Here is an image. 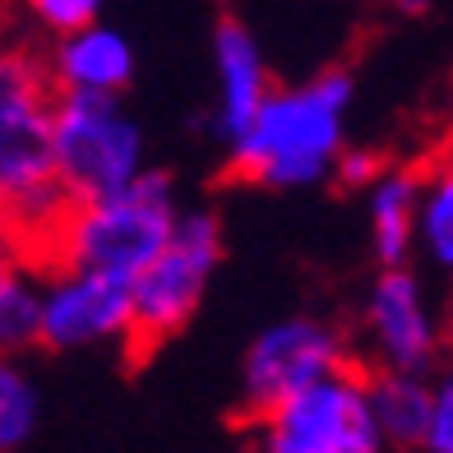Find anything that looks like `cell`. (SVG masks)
<instances>
[{
	"mask_svg": "<svg viewBox=\"0 0 453 453\" xmlns=\"http://www.w3.org/2000/svg\"><path fill=\"white\" fill-rule=\"evenodd\" d=\"M357 84L347 70H319L305 84L269 88L259 111L232 139V172L269 190H305L334 172L347 143Z\"/></svg>",
	"mask_w": 453,
	"mask_h": 453,
	"instance_id": "obj_1",
	"label": "cell"
},
{
	"mask_svg": "<svg viewBox=\"0 0 453 453\" xmlns=\"http://www.w3.org/2000/svg\"><path fill=\"white\" fill-rule=\"evenodd\" d=\"M51 107L56 84L33 47L0 42V199L14 218V250L47 255V241L65 213V195L51 172Z\"/></svg>",
	"mask_w": 453,
	"mask_h": 453,
	"instance_id": "obj_2",
	"label": "cell"
},
{
	"mask_svg": "<svg viewBox=\"0 0 453 453\" xmlns=\"http://www.w3.org/2000/svg\"><path fill=\"white\" fill-rule=\"evenodd\" d=\"M176 213L180 203L172 176L143 167L134 180L116 185L107 195L65 203L47 241V259L65 264V269H97L130 282L167 241Z\"/></svg>",
	"mask_w": 453,
	"mask_h": 453,
	"instance_id": "obj_3",
	"label": "cell"
},
{
	"mask_svg": "<svg viewBox=\"0 0 453 453\" xmlns=\"http://www.w3.org/2000/svg\"><path fill=\"white\" fill-rule=\"evenodd\" d=\"M149 167L143 126L120 107V93H56L51 172L65 203L107 195Z\"/></svg>",
	"mask_w": 453,
	"mask_h": 453,
	"instance_id": "obj_4",
	"label": "cell"
},
{
	"mask_svg": "<svg viewBox=\"0 0 453 453\" xmlns=\"http://www.w3.org/2000/svg\"><path fill=\"white\" fill-rule=\"evenodd\" d=\"M222 264V222L209 209H180L167 241L153 250V259L130 278V347L167 342L195 319L203 292Z\"/></svg>",
	"mask_w": 453,
	"mask_h": 453,
	"instance_id": "obj_5",
	"label": "cell"
},
{
	"mask_svg": "<svg viewBox=\"0 0 453 453\" xmlns=\"http://www.w3.org/2000/svg\"><path fill=\"white\" fill-rule=\"evenodd\" d=\"M255 426L259 453H384L365 375L352 361L264 407Z\"/></svg>",
	"mask_w": 453,
	"mask_h": 453,
	"instance_id": "obj_6",
	"label": "cell"
},
{
	"mask_svg": "<svg viewBox=\"0 0 453 453\" xmlns=\"http://www.w3.org/2000/svg\"><path fill=\"white\" fill-rule=\"evenodd\" d=\"M342 365H347V338L334 324H324L315 315L278 319L264 334H255V342L245 347V365H241L245 411L259 417L278 398L296 394V388L315 384L319 375L342 370Z\"/></svg>",
	"mask_w": 453,
	"mask_h": 453,
	"instance_id": "obj_7",
	"label": "cell"
},
{
	"mask_svg": "<svg viewBox=\"0 0 453 453\" xmlns=\"http://www.w3.org/2000/svg\"><path fill=\"white\" fill-rule=\"evenodd\" d=\"M42 282V311H37V342L51 352H84L130 338V282L97 273V269H65Z\"/></svg>",
	"mask_w": 453,
	"mask_h": 453,
	"instance_id": "obj_8",
	"label": "cell"
},
{
	"mask_svg": "<svg viewBox=\"0 0 453 453\" xmlns=\"http://www.w3.org/2000/svg\"><path fill=\"white\" fill-rule=\"evenodd\" d=\"M365 334H370V352H375L380 370H411V375H430L440 365V347H444V324L440 311L430 301L426 282L394 264L375 278L365 296Z\"/></svg>",
	"mask_w": 453,
	"mask_h": 453,
	"instance_id": "obj_9",
	"label": "cell"
},
{
	"mask_svg": "<svg viewBox=\"0 0 453 453\" xmlns=\"http://www.w3.org/2000/svg\"><path fill=\"white\" fill-rule=\"evenodd\" d=\"M42 60L56 93H126V84L134 79L130 37L102 19L51 37V51Z\"/></svg>",
	"mask_w": 453,
	"mask_h": 453,
	"instance_id": "obj_10",
	"label": "cell"
},
{
	"mask_svg": "<svg viewBox=\"0 0 453 453\" xmlns=\"http://www.w3.org/2000/svg\"><path fill=\"white\" fill-rule=\"evenodd\" d=\"M213 79H218V120L226 134H236L273 88L259 37L236 19H222L213 28Z\"/></svg>",
	"mask_w": 453,
	"mask_h": 453,
	"instance_id": "obj_11",
	"label": "cell"
},
{
	"mask_svg": "<svg viewBox=\"0 0 453 453\" xmlns=\"http://www.w3.org/2000/svg\"><path fill=\"white\" fill-rule=\"evenodd\" d=\"M365 218H370V250L384 269L407 264L417 250V199H421V172L411 167H384L365 185Z\"/></svg>",
	"mask_w": 453,
	"mask_h": 453,
	"instance_id": "obj_12",
	"label": "cell"
},
{
	"mask_svg": "<svg viewBox=\"0 0 453 453\" xmlns=\"http://www.w3.org/2000/svg\"><path fill=\"white\" fill-rule=\"evenodd\" d=\"M365 398L375 411L380 440L384 449H421L426 421H430V398H435V384L430 375H411V370H375L365 375Z\"/></svg>",
	"mask_w": 453,
	"mask_h": 453,
	"instance_id": "obj_13",
	"label": "cell"
},
{
	"mask_svg": "<svg viewBox=\"0 0 453 453\" xmlns=\"http://www.w3.org/2000/svg\"><path fill=\"white\" fill-rule=\"evenodd\" d=\"M37 311H42V278L28 255L0 250V357H19L37 342Z\"/></svg>",
	"mask_w": 453,
	"mask_h": 453,
	"instance_id": "obj_14",
	"label": "cell"
},
{
	"mask_svg": "<svg viewBox=\"0 0 453 453\" xmlns=\"http://www.w3.org/2000/svg\"><path fill=\"white\" fill-rule=\"evenodd\" d=\"M42 417V394L19 357H0V453H19Z\"/></svg>",
	"mask_w": 453,
	"mask_h": 453,
	"instance_id": "obj_15",
	"label": "cell"
},
{
	"mask_svg": "<svg viewBox=\"0 0 453 453\" xmlns=\"http://www.w3.org/2000/svg\"><path fill=\"white\" fill-rule=\"evenodd\" d=\"M417 245L430 255V264H440V269H449V264H453V172L449 167L421 176Z\"/></svg>",
	"mask_w": 453,
	"mask_h": 453,
	"instance_id": "obj_16",
	"label": "cell"
},
{
	"mask_svg": "<svg viewBox=\"0 0 453 453\" xmlns=\"http://www.w3.org/2000/svg\"><path fill=\"white\" fill-rule=\"evenodd\" d=\"M24 14L42 33L60 37L70 28H84L93 19H102V0H24Z\"/></svg>",
	"mask_w": 453,
	"mask_h": 453,
	"instance_id": "obj_17",
	"label": "cell"
},
{
	"mask_svg": "<svg viewBox=\"0 0 453 453\" xmlns=\"http://www.w3.org/2000/svg\"><path fill=\"white\" fill-rule=\"evenodd\" d=\"M421 449L426 453H453V384L444 375L435 384V398H430V421H426Z\"/></svg>",
	"mask_w": 453,
	"mask_h": 453,
	"instance_id": "obj_18",
	"label": "cell"
},
{
	"mask_svg": "<svg viewBox=\"0 0 453 453\" xmlns=\"http://www.w3.org/2000/svg\"><path fill=\"white\" fill-rule=\"evenodd\" d=\"M380 172H384V157L375 149H347V143H342V153L334 157V172H328V176H334L342 190H365Z\"/></svg>",
	"mask_w": 453,
	"mask_h": 453,
	"instance_id": "obj_19",
	"label": "cell"
},
{
	"mask_svg": "<svg viewBox=\"0 0 453 453\" xmlns=\"http://www.w3.org/2000/svg\"><path fill=\"white\" fill-rule=\"evenodd\" d=\"M0 250H14V218L5 199H0Z\"/></svg>",
	"mask_w": 453,
	"mask_h": 453,
	"instance_id": "obj_20",
	"label": "cell"
},
{
	"mask_svg": "<svg viewBox=\"0 0 453 453\" xmlns=\"http://www.w3.org/2000/svg\"><path fill=\"white\" fill-rule=\"evenodd\" d=\"M435 0H394V10H403V14H426Z\"/></svg>",
	"mask_w": 453,
	"mask_h": 453,
	"instance_id": "obj_21",
	"label": "cell"
},
{
	"mask_svg": "<svg viewBox=\"0 0 453 453\" xmlns=\"http://www.w3.org/2000/svg\"><path fill=\"white\" fill-rule=\"evenodd\" d=\"M5 37H10V5L0 0V42H5Z\"/></svg>",
	"mask_w": 453,
	"mask_h": 453,
	"instance_id": "obj_22",
	"label": "cell"
}]
</instances>
